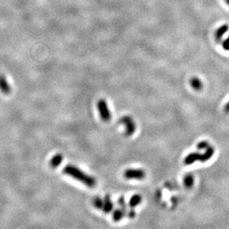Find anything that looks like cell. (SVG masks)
<instances>
[{
    "label": "cell",
    "instance_id": "obj_15",
    "mask_svg": "<svg viewBox=\"0 0 229 229\" xmlns=\"http://www.w3.org/2000/svg\"><path fill=\"white\" fill-rule=\"evenodd\" d=\"M117 202H118V204H119V206H120V208L123 209V211H124L125 214H126L127 212H128V210H127V204H126V202H125V197H119V198L118 199Z\"/></svg>",
    "mask_w": 229,
    "mask_h": 229
},
{
    "label": "cell",
    "instance_id": "obj_1",
    "mask_svg": "<svg viewBox=\"0 0 229 229\" xmlns=\"http://www.w3.org/2000/svg\"><path fill=\"white\" fill-rule=\"evenodd\" d=\"M63 173L68 175V176L73 177L75 180L79 181V182L85 185L88 187L94 188L97 185V180H96L95 178L83 172L82 170H80L79 168L76 167L74 165H66L63 169Z\"/></svg>",
    "mask_w": 229,
    "mask_h": 229
},
{
    "label": "cell",
    "instance_id": "obj_5",
    "mask_svg": "<svg viewBox=\"0 0 229 229\" xmlns=\"http://www.w3.org/2000/svg\"><path fill=\"white\" fill-rule=\"evenodd\" d=\"M125 178L128 180H143L145 177V172L143 169H127L124 173Z\"/></svg>",
    "mask_w": 229,
    "mask_h": 229
},
{
    "label": "cell",
    "instance_id": "obj_11",
    "mask_svg": "<svg viewBox=\"0 0 229 229\" xmlns=\"http://www.w3.org/2000/svg\"><path fill=\"white\" fill-rule=\"evenodd\" d=\"M126 215L124 211H123V209L121 208H117L113 211V219H114V222H119L120 221L124 216Z\"/></svg>",
    "mask_w": 229,
    "mask_h": 229
},
{
    "label": "cell",
    "instance_id": "obj_10",
    "mask_svg": "<svg viewBox=\"0 0 229 229\" xmlns=\"http://www.w3.org/2000/svg\"><path fill=\"white\" fill-rule=\"evenodd\" d=\"M142 202V197L139 194L134 195L130 199L128 202V206L131 208H134L136 207L138 205H139Z\"/></svg>",
    "mask_w": 229,
    "mask_h": 229
},
{
    "label": "cell",
    "instance_id": "obj_3",
    "mask_svg": "<svg viewBox=\"0 0 229 229\" xmlns=\"http://www.w3.org/2000/svg\"><path fill=\"white\" fill-rule=\"evenodd\" d=\"M97 108L101 119L104 122H108L111 119V114L108 106V103L105 99H99L97 102Z\"/></svg>",
    "mask_w": 229,
    "mask_h": 229
},
{
    "label": "cell",
    "instance_id": "obj_18",
    "mask_svg": "<svg viewBox=\"0 0 229 229\" xmlns=\"http://www.w3.org/2000/svg\"><path fill=\"white\" fill-rule=\"evenodd\" d=\"M223 48L226 51H229V36L223 42Z\"/></svg>",
    "mask_w": 229,
    "mask_h": 229
},
{
    "label": "cell",
    "instance_id": "obj_9",
    "mask_svg": "<svg viewBox=\"0 0 229 229\" xmlns=\"http://www.w3.org/2000/svg\"><path fill=\"white\" fill-rule=\"evenodd\" d=\"M228 25H221L219 28L216 31L215 33V38L217 42H219L221 40L223 35L225 34V33L228 31Z\"/></svg>",
    "mask_w": 229,
    "mask_h": 229
},
{
    "label": "cell",
    "instance_id": "obj_17",
    "mask_svg": "<svg viewBox=\"0 0 229 229\" xmlns=\"http://www.w3.org/2000/svg\"><path fill=\"white\" fill-rule=\"evenodd\" d=\"M126 215L128 216V217L130 218V219H133V218L135 217V216H136L135 210H134V208H131V210H128Z\"/></svg>",
    "mask_w": 229,
    "mask_h": 229
},
{
    "label": "cell",
    "instance_id": "obj_14",
    "mask_svg": "<svg viewBox=\"0 0 229 229\" xmlns=\"http://www.w3.org/2000/svg\"><path fill=\"white\" fill-rule=\"evenodd\" d=\"M93 205L97 209H102L104 206V199H101L99 197H94L93 199Z\"/></svg>",
    "mask_w": 229,
    "mask_h": 229
},
{
    "label": "cell",
    "instance_id": "obj_12",
    "mask_svg": "<svg viewBox=\"0 0 229 229\" xmlns=\"http://www.w3.org/2000/svg\"><path fill=\"white\" fill-rule=\"evenodd\" d=\"M191 85L196 90H200L202 88L203 85L202 81L197 77H194L191 79Z\"/></svg>",
    "mask_w": 229,
    "mask_h": 229
},
{
    "label": "cell",
    "instance_id": "obj_19",
    "mask_svg": "<svg viewBox=\"0 0 229 229\" xmlns=\"http://www.w3.org/2000/svg\"><path fill=\"white\" fill-rule=\"evenodd\" d=\"M224 110H225V112L229 113V102H228V103H227L226 105H225V108H224Z\"/></svg>",
    "mask_w": 229,
    "mask_h": 229
},
{
    "label": "cell",
    "instance_id": "obj_6",
    "mask_svg": "<svg viewBox=\"0 0 229 229\" xmlns=\"http://www.w3.org/2000/svg\"><path fill=\"white\" fill-rule=\"evenodd\" d=\"M0 90L5 94H9L11 91L10 85L5 76L3 75H0Z\"/></svg>",
    "mask_w": 229,
    "mask_h": 229
},
{
    "label": "cell",
    "instance_id": "obj_8",
    "mask_svg": "<svg viewBox=\"0 0 229 229\" xmlns=\"http://www.w3.org/2000/svg\"><path fill=\"white\" fill-rule=\"evenodd\" d=\"M62 160H63V156L60 154H57L53 156L52 159L50 162V165L51 167L53 169H56V168L59 167L62 163Z\"/></svg>",
    "mask_w": 229,
    "mask_h": 229
},
{
    "label": "cell",
    "instance_id": "obj_13",
    "mask_svg": "<svg viewBox=\"0 0 229 229\" xmlns=\"http://www.w3.org/2000/svg\"><path fill=\"white\" fill-rule=\"evenodd\" d=\"M194 182V179L193 175L189 173L187 174L184 178V185H185L186 188H190L193 186Z\"/></svg>",
    "mask_w": 229,
    "mask_h": 229
},
{
    "label": "cell",
    "instance_id": "obj_20",
    "mask_svg": "<svg viewBox=\"0 0 229 229\" xmlns=\"http://www.w3.org/2000/svg\"><path fill=\"white\" fill-rule=\"evenodd\" d=\"M225 2H226V3L229 5V0H225Z\"/></svg>",
    "mask_w": 229,
    "mask_h": 229
},
{
    "label": "cell",
    "instance_id": "obj_7",
    "mask_svg": "<svg viewBox=\"0 0 229 229\" xmlns=\"http://www.w3.org/2000/svg\"><path fill=\"white\" fill-rule=\"evenodd\" d=\"M114 203L110 199V195H106L104 198V206H103V211L105 214H110L114 210Z\"/></svg>",
    "mask_w": 229,
    "mask_h": 229
},
{
    "label": "cell",
    "instance_id": "obj_16",
    "mask_svg": "<svg viewBox=\"0 0 229 229\" xmlns=\"http://www.w3.org/2000/svg\"><path fill=\"white\" fill-rule=\"evenodd\" d=\"M210 146L209 143L207 141H202L200 142L198 145H197V149L199 151L201 150H206V148H208Z\"/></svg>",
    "mask_w": 229,
    "mask_h": 229
},
{
    "label": "cell",
    "instance_id": "obj_4",
    "mask_svg": "<svg viewBox=\"0 0 229 229\" xmlns=\"http://www.w3.org/2000/svg\"><path fill=\"white\" fill-rule=\"evenodd\" d=\"M119 123L125 126V134L127 136H130L134 134L136 131V125L134 123V119L129 116H125L119 119Z\"/></svg>",
    "mask_w": 229,
    "mask_h": 229
},
{
    "label": "cell",
    "instance_id": "obj_2",
    "mask_svg": "<svg viewBox=\"0 0 229 229\" xmlns=\"http://www.w3.org/2000/svg\"><path fill=\"white\" fill-rule=\"evenodd\" d=\"M214 154V148L210 145L208 148L206 149V151H205L204 154H199V153L197 152H194L189 154L187 156H186L184 162L185 165H189L197 161H199L202 162H207L213 156Z\"/></svg>",
    "mask_w": 229,
    "mask_h": 229
}]
</instances>
